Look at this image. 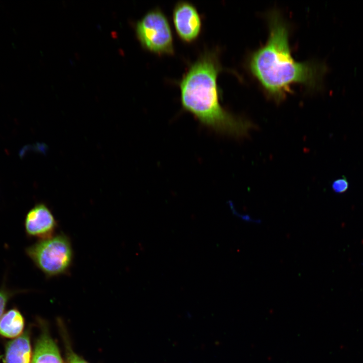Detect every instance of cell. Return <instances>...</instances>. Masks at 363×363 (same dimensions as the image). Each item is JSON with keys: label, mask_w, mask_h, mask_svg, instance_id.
I'll return each mask as SVG.
<instances>
[{"label": "cell", "mask_w": 363, "mask_h": 363, "mask_svg": "<svg viewBox=\"0 0 363 363\" xmlns=\"http://www.w3.org/2000/svg\"><path fill=\"white\" fill-rule=\"evenodd\" d=\"M223 69L217 50L201 53L177 82L181 104L201 124L218 133L245 136L254 125L227 112L220 103L217 78Z\"/></svg>", "instance_id": "cell-2"}, {"label": "cell", "mask_w": 363, "mask_h": 363, "mask_svg": "<svg viewBox=\"0 0 363 363\" xmlns=\"http://www.w3.org/2000/svg\"><path fill=\"white\" fill-rule=\"evenodd\" d=\"M172 18L175 32L182 41L192 42L199 36L202 20L194 4L186 1H178L174 6Z\"/></svg>", "instance_id": "cell-5"}, {"label": "cell", "mask_w": 363, "mask_h": 363, "mask_svg": "<svg viewBox=\"0 0 363 363\" xmlns=\"http://www.w3.org/2000/svg\"><path fill=\"white\" fill-rule=\"evenodd\" d=\"M31 363H63L57 345L45 329L35 343Z\"/></svg>", "instance_id": "cell-8"}, {"label": "cell", "mask_w": 363, "mask_h": 363, "mask_svg": "<svg viewBox=\"0 0 363 363\" xmlns=\"http://www.w3.org/2000/svg\"><path fill=\"white\" fill-rule=\"evenodd\" d=\"M14 294L13 291L8 289L4 285L2 286L0 288V319L3 315L9 298Z\"/></svg>", "instance_id": "cell-10"}, {"label": "cell", "mask_w": 363, "mask_h": 363, "mask_svg": "<svg viewBox=\"0 0 363 363\" xmlns=\"http://www.w3.org/2000/svg\"><path fill=\"white\" fill-rule=\"evenodd\" d=\"M24 318L16 309H13L3 314L0 319V335L9 338L19 336L23 333Z\"/></svg>", "instance_id": "cell-9"}, {"label": "cell", "mask_w": 363, "mask_h": 363, "mask_svg": "<svg viewBox=\"0 0 363 363\" xmlns=\"http://www.w3.org/2000/svg\"><path fill=\"white\" fill-rule=\"evenodd\" d=\"M25 253L48 278L68 274L74 259L70 238L63 233L39 240L26 248Z\"/></svg>", "instance_id": "cell-3"}, {"label": "cell", "mask_w": 363, "mask_h": 363, "mask_svg": "<svg viewBox=\"0 0 363 363\" xmlns=\"http://www.w3.org/2000/svg\"><path fill=\"white\" fill-rule=\"evenodd\" d=\"M32 351L28 330L8 342L4 363H31Z\"/></svg>", "instance_id": "cell-7"}, {"label": "cell", "mask_w": 363, "mask_h": 363, "mask_svg": "<svg viewBox=\"0 0 363 363\" xmlns=\"http://www.w3.org/2000/svg\"><path fill=\"white\" fill-rule=\"evenodd\" d=\"M135 32L145 49L159 55L174 53L172 29L167 16L160 8L147 12L136 23Z\"/></svg>", "instance_id": "cell-4"}, {"label": "cell", "mask_w": 363, "mask_h": 363, "mask_svg": "<svg viewBox=\"0 0 363 363\" xmlns=\"http://www.w3.org/2000/svg\"><path fill=\"white\" fill-rule=\"evenodd\" d=\"M332 188L336 193H345L349 188V183L346 177L343 176L335 180L332 184Z\"/></svg>", "instance_id": "cell-11"}, {"label": "cell", "mask_w": 363, "mask_h": 363, "mask_svg": "<svg viewBox=\"0 0 363 363\" xmlns=\"http://www.w3.org/2000/svg\"><path fill=\"white\" fill-rule=\"evenodd\" d=\"M67 359V363H88L71 350L68 351Z\"/></svg>", "instance_id": "cell-12"}, {"label": "cell", "mask_w": 363, "mask_h": 363, "mask_svg": "<svg viewBox=\"0 0 363 363\" xmlns=\"http://www.w3.org/2000/svg\"><path fill=\"white\" fill-rule=\"evenodd\" d=\"M269 33L266 44L254 52L249 60L251 72L275 101L282 100L294 84L318 88L327 72L324 64L297 62L291 55L289 29L275 11L268 16Z\"/></svg>", "instance_id": "cell-1"}, {"label": "cell", "mask_w": 363, "mask_h": 363, "mask_svg": "<svg viewBox=\"0 0 363 363\" xmlns=\"http://www.w3.org/2000/svg\"><path fill=\"white\" fill-rule=\"evenodd\" d=\"M2 356L0 355V359L2 358Z\"/></svg>", "instance_id": "cell-13"}, {"label": "cell", "mask_w": 363, "mask_h": 363, "mask_svg": "<svg viewBox=\"0 0 363 363\" xmlns=\"http://www.w3.org/2000/svg\"><path fill=\"white\" fill-rule=\"evenodd\" d=\"M24 227L28 236L41 240L55 234L57 222L48 207L44 204L39 203L27 213Z\"/></svg>", "instance_id": "cell-6"}]
</instances>
